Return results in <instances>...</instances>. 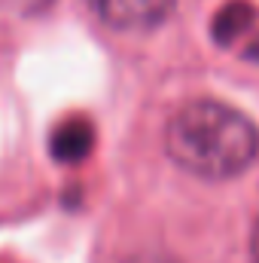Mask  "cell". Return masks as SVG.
<instances>
[{"instance_id": "277c9868", "label": "cell", "mask_w": 259, "mask_h": 263, "mask_svg": "<svg viewBox=\"0 0 259 263\" xmlns=\"http://www.w3.org/2000/svg\"><path fill=\"white\" fill-rule=\"evenodd\" d=\"M253 28H256V9L250 3L235 0V3H229V6H223L217 12V18H213V40L220 46H235Z\"/></svg>"}, {"instance_id": "5b68a950", "label": "cell", "mask_w": 259, "mask_h": 263, "mask_svg": "<svg viewBox=\"0 0 259 263\" xmlns=\"http://www.w3.org/2000/svg\"><path fill=\"white\" fill-rule=\"evenodd\" d=\"M250 254H253V263H259V217L253 223V239H250Z\"/></svg>"}, {"instance_id": "7a4b0ae2", "label": "cell", "mask_w": 259, "mask_h": 263, "mask_svg": "<svg viewBox=\"0 0 259 263\" xmlns=\"http://www.w3.org/2000/svg\"><path fill=\"white\" fill-rule=\"evenodd\" d=\"M177 0H89L95 15L116 31H149L159 28Z\"/></svg>"}, {"instance_id": "6da1fadb", "label": "cell", "mask_w": 259, "mask_h": 263, "mask_svg": "<svg viewBox=\"0 0 259 263\" xmlns=\"http://www.w3.org/2000/svg\"><path fill=\"white\" fill-rule=\"evenodd\" d=\"M165 150L195 178L226 181L247 172L259 156V129L238 107L198 98L168 120Z\"/></svg>"}, {"instance_id": "3957f363", "label": "cell", "mask_w": 259, "mask_h": 263, "mask_svg": "<svg viewBox=\"0 0 259 263\" xmlns=\"http://www.w3.org/2000/svg\"><path fill=\"white\" fill-rule=\"evenodd\" d=\"M95 147V126L85 117H70L49 135V153L61 165H79Z\"/></svg>"}, {"instance_id": "52a82bcc", "label": "cell", "mask_w": 259, "mask_h": 263, "mask_svg": "<svg viewBox=\"0 0 259 263\" xmlns=\"http://www.w3.org/2000/svg\"><path fill=\"white\" fill-rule=\"evenodd\" d=\"M28 6H40V3H46V0H25Z\"/></svg>"}, {"instance_id": "8992f818", "label": "cell", "mask_w": 259, "mask_h": 263, "mask_svg": "<svg viewBox=\"0 0 259 263\" xmlns=\"http://www.w3.org/2000/svg\"><path fill=\"white\" fill-rule=\"evenodd\" d=\"M131 263H168V260H159V257H140V260H131Z\"/></svg>"}]
</instances>
